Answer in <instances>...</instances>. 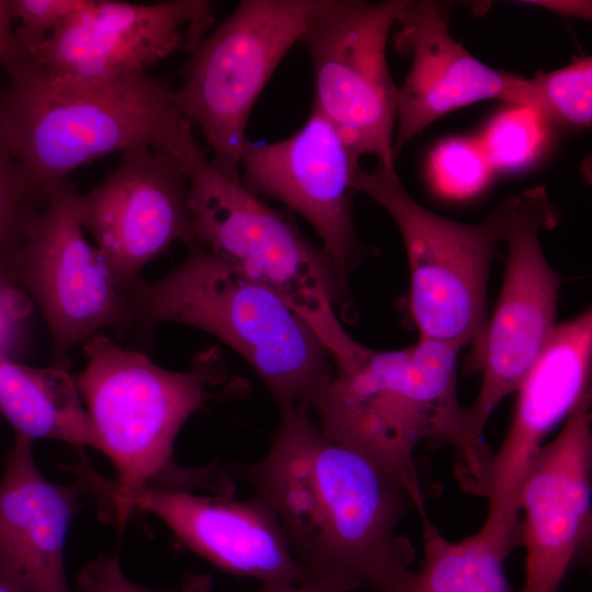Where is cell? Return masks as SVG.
<instances>
[{
    "instance_id": "9c48e42d",
    "label": "cell",
    "mask_w": 592,
    "mask_h": 592,
    "mask_svg": "<svg viewBox=\"0 0 592 592\" xmlns=\"http://www.w3.org/2000/svg\"><path fill=\"white\" fill-rule=\"evenodd\" d=\"M501 241L506 246L504 275L494 308L474 348L481 383L467 407L469 432L486 445L483 432L502 400L516 392L555 332L560 275L549 264L539 234L558 223L545 186L506 197Z\"/></svg>"
},
{
    "instance_id": "603a6c76",
    "label": "cell",
    "mask_w": 592,
    "mask_h": 592,
    "mask_svg": "<svg viewBox=\"0 0 592 592\" xmlns=\"http://www.w3.org/2000/svg\"><path fill=\"white\" fill-rule=\"evenodd\" d=\"M538 99V114L571 126L592 121V59L578 58L550 72L530 78Z\"/></svg>"
},
{
    "instance_id": "d4e9b609",
    "label": "cell",
    "mask_w": 592,
    "mask_h": 592,
    "mask_svg": "<svg viewBox=\"0 0 592 592\" xmlns=\"http://www.w3.org/2000/svg\"><path fill=\"white\" fill-rule=\"evenodd\" d=\"M86 0H9L14 31L21 52L33 53L67 19L83 7Z\"/></svg>"
},
{
    "instance_id": "cb8c5ba5",
    "label": "cell",
    "mask_w": 592,
    "mask_h": 592,
    "mask_svg": "<svg viewBox=\"0 0 592 592\" xmlns=\"http://www.w3.org/2000/svg\"><path fill=\"white\" fill-rule=\"evenodd\" d=\"M516 110L499 116L490 125L483 151L488 162L513 166L534 152L538 139L535 112L525 107Z\"/></svg>"
},
{
    "instance_id": "ba28073f",
    "label": "cell",
    "mask_w": 592,
    "mask_h": 592,
    "mask_svg": "<svg viewBox=\"0 0 592 592\" xmlns=\"http://www.w3.org/2000/svg\"><path fill=\"white\" fill-rule=\"evenodd\" d=\"M330 0H243L191 53L175 96L202 129L212 161L239 178L246 130L271 76Z\"/></svg>"
},
{
    "instance_id": "8fae6325",
    "label": "cell",
    "mask_w": 592,
    "mask_h": 592,
    "mask_svg": "<svg viewBox=\"0 0 592 592\" xmlns=\"http://www.w3.org/2000/svg\"><path fill=\"white\" fill-rule=\"evenodd\" d=\"M79 193L67 178L50 184L47 202L13 258L8 278L36 301L49 327L54 364L106 328L134 327L125 296L79 216Z\"/></svg>"
},
{
    "instance_id": "44dd1931",
    "label": "cell",
    "mask_w": 592,
    "mask_h": 592,
    "mask_svg": "<svg viewBox=\"0 0 592 592\" xmlns=\"http://www.w3.org/2000/svg\"><path fill=\"white\" fill-rule=\"evenodd\" d=\"M423 559L406 592H513L504 573L506 555L476 534L446 538L424 513Z\"/></svg>"
},
{
    "instance_id": "7c38bea8",
    "label": "cell",
    "mask_w": 592,
    "mask_h": 592,
    "mask_svg": "<svg viewBox=\"0 0 592 592\" xmlns=\"http://www.w3.org/2000/svg\"><path fill=\"white\" fill-rule=\"evenodd\" d=\"M592 310L558 323L516 390L506 435L487 462L480 496L487 517L476 535L506 556L520 543V493L549 432L591 394Z\"/></svg>"
},
{
    "instance_id": "52a82bcc",
    "label": "cell",
    "mask_w": 592,
    "mask_h": 592,
    "mask_svg": "<svg viewBox=\"0 0 592 592\" xmlns=\"http://www.w3.org/2000/svg\"><path fill=\"white\" fill-rule=\"evenodd\" d=\"M353 185L394 219L405 246L409 308L419 339L475 348L488 320V282L501 241V205L467 224L419 204L396 170L357 168Z\"/></svg>"
},
{
    "instance_id": "5b68a950",
    "label": "cell",
    "mask_w": 592,
    "mask_h": 592,
    "mask_svg": "<svg viewBox=\"0 0 592 592\" xmlns=\"http://www.w3.org/2000/svg\"><path fill=\"white\" fill-rule=\"evenodd\" d=\"M134 327L149 334L159 322L206 331L259 374L281 414L314 403L334 374L333 358L310 326L277 294L196 246L156 281L124 288Z\"/></svg>"
},
{
    "instance_id": "7a4b0ae2",
    "label": "cell",
    "mask_w": 592,
    "mask_h": 592,
    "mask_svg": "<svg viewBox=\"0 0 592 592\" xmlns=\"http://www.w3.org/2000/svg\"><path fill=\"white\" fill-rule=\"evenodd\" d=\"M459 349L419 339L397 350L365 354L334 374L312 413L322 432L366 454L410 492L424 514V493L414 462L421 442L448 444L458 457L457 477L479 494L489 447L470 435L467 407L457 394Z\"/></svg>"
},
{
    "instance_id": "ffe728a7",
    "label": "cell",
    "mask_w": 592,
    "mask_h": 592,
    "mask_svg": "<svg viewBox=\"0 0 592 592\" xmlns=\"http://www.w3.org/2000/svg\"><path fill=\"white\" fill-rule=\"evenodd\" d=\"M0 414L14 434L98 449V440L67 364L32 367L0 353Z\"/></svg>"
},
{
    "instance_id": "1f68e13d",
    "label": "cell",
    "mask_w": 592,
    "mask_h": 592,
    "mask_svg": "<svg viewBox=\"0 0 592 592\" xmlns=\"http://www.w3.org/2000/svg\"><path fill=\"white\" fill-rule=\"evenodd\" d=\"M0 592H13L0 582Z\"/></svg>"
},
{
    "instance_id": "83f0119b",
    "label": "cell",
    "mask_w": 592,
    "mask_h": 592,
    "mask_svg": "<svg viewBox=\"0 0 592 592\" xmlns=\"http://www.w3.org/2000/svg\"><path fill=\"white\" fill-rule=\"evenodd\" d=\"M30 311L31 304L21 289L0 280V353L10 356Z\"/></svg>"
},
{
    "instance_id": "2e32d148",
    "label": "cell",
    "mask_w": 592,
    "mask_h": 592,
    "mask_svg": "<svg viewBox=\"0 0 592 592\" xmlns=\"http://www.w3.org/2000/svg\"><path fill=\"white\" fill-rule=\"evenodd\" d=\"M591 394L532 462L520 493V543L526 550L520 592H559L592 528Z\"/></svg>"
},
{
    "instance_id": "8992f818",
    "label": "cell",
    "mask_w": 592,
    "mask_h": 592,
    "mask_svg": "<svg viewBox=\"0 0 592 592\" xmlns=\"http://www.w3.org/2000/svg\"><path fill=\"white\" fill-rule=\"evenodd\" d=\"M180 164L189 181V246L277 294L322 341L335 369L356 363L367 348L340 322L337 311L351 305L349 286L325 250L308 241L287 213L270 207L200 147Z\"/></svg>"
},
{
    "instance_id": "5bb4252c",
    "label": "cell",
    "mask_w": 592,
    "mask_h": 592,
    "mask_svg": "<svg viewBox=\"0 0 592 592\" xmlns=\"http://www.w3.org/2000/svg\"><path fill=\"white\" fill-rule=\"evenodd\" d=\"M358 159L335 127L311 107L291 136L267 144L249 141L239 164V179L247 189L283 203L311 225L348 286L365 253L353 220Z\"/></svg>"
},
{
    "instance_id": "e0dca14e",
    "label": "cell",
    "mask_w": 592,
    "mask_h": 592,
    "mask_svg": "<svg viewBox=\"0 0 592 592\" xmlns=\"http://www.w3.org/2000/svg\"><path fill=\"white\" fill-rule=\"evenodd\" d=\"M396 24L395 47L411 56L410 71L397 90L396 159L429 125L480 101H505L538 114L530 79L487 66L454 39L446 4L408 0Z\"/></svg>"
},
{
    "instance_id": "4316f807",
    "label": "cell",
    "mask_w": 592,
    "mask_h": 592,
    "mask_svg": "<svg viewBox=\"0 0 592 592\" xmlns=\"http://www.w3.org/2000/svg\"><path fill=\"white\" fill-rule=\"evenodd\" d=\"M77 592H167L153 591L130 582L116 558L101 556L87 563L78 574Z\"/></svg>"
},
{
    "instance_id": "6da1fadb",
    "label": "cell",
    "mask_w": 592,
    "mask_h": 592,
    "mask_svg": "<svg viewBox=\"0 0 592 592\" xmlns=\"http://www.w3.org/2000/svg\"><path fill=\"white\" fill-rule=\"evenodd\" d=\"M228 473L271 510L315 580L407 591L415 551L398 527L415 509L410 492L373 458L326 435L311 410L281 414L266 455Z\"/></svg>"
},
{
    "instance_id": "f546056e",
    "label": "cell",
    "mask_w": 592,
    "mask_h": 592,
    "mask_svg": "<svg viewBox=\"0 0 592 592\" xmlns=\"http://www.w3.org/2000/svg\"><path fill=\"white\" fill-rule=\"evenodd\" d=\"M12 22L9 0H0V62L19 52Z\"/></svg>"
},
{
    "instance_id": "484cf974",
    "label": "cell",
    "mask_w": 592,
    "mask_h": 592,
    "mask_svg": "<svg viewBox=\"0 0 592 592\" xmlns=\"http://www.w3.org/2000/svg\"><path fill=\"white\" fill-rule=\"evenodd\" d=\"M433 167L440 183L454 193L473 192L487 175L483 151L465 140L454 139L437 148Z\"/></svg>"
},
{
    "instance_id": "3957f363",
    "label": "cell",
    "mask_w": 592,
    "mask_h": 592,
    "mask_svg": "<svg viewBox=\"0 0 592 592\" xmlns=\"http://www.w3.org/2000/svg\"><path fill=\"white\" fill-rule=\"evenodd\" d=\"M0 128L30 177L48 191L76 168L148 146L178 161L197 148L175 90L147 71L79 86L47 77L19 49L0 62Z\"/></svg>"
},
{
    "instance_id": "9a60e30c",
    "label": "cell",
    "mask_w": 592,
    "mask_h": 592,
    "mask_svg": "<svg viewBox=\"0 0 592 592\" xmlns=\"http://www.w3.org/2000/svg\"><path fill=\"white\" fill-rule=\"evenodd\" d=\"M119 164L79 195V216L123 291L174 242L192 241L189 181L180 162L148 146L124 150Z\"/></svg>"
},
{
    "instance_id": "4fadbf2b",
    "label": "cell",
    "mask_w": 592,
    "mask_h": 592,
    "mask_svg": "<svg viewBox=\"0 0 592 592\" xmlns=\"http://www.w3.org/2000/svg\"><path fill=\"white\" fill-rule=\"evenodd\" d=\"M213 9L207 0H86L27 55L54 80L100 84L147 71L178 50L193 53L214 21Z\"/></svg>"
},
{
    "instance_id": "f1b7e54d",
    "label": "cell",
    "mask_w": 592,
    "mask_h": 592,
    "mask_svg": "<svg viewBox=\"0 0 592 592\" xmlns=\"http://www.w3.org/2000/svg\"><path fill=\"white\" fill-rule=\"evenodd\" d=\"M214 581L209 574L187 572L181 584L182 592H212ZM360 588L340 578H325L306 584L262 585L257 592H351Z\"/></svg>"
},
{
    "instance_id": "ac0fdd59",
    "label": "cell",
    "mask_w": 592,
    "mask_h": 592,
    "mask_svg": "<svg viewBox=\"0 0 592 592\" xmlns=\"http://www.w3.org/2000/svg\"><path fill=\"white\" fill-rule=\"evenodd\" d=\"M133 508L160 519L191 550L218 568L259 580L262 585L314 581L292 553L271 510L258 497L196 494L192 490L148 486Z\"/></svg>"
},
{
    "instance_id": "30bf717a",
    "label": "cell",
    "mask_w": 592,
    "mask_h": 592,
    "mask_svg": "<svg viewBox=\"0 0 592 592\" xmlns=\"http://www.w3.org/2000/svg\"><path fill=\"white\" fill-rule=\"evenodd\" d=\"M408 0H330L298 43L312 68L318 110L356 156L373 155L395 171L397 90L387 62V41Z\"/></svg>"
},
{
    "instance_id": "d6986e66",
    "label": "cell",
    "mask_w": 592,
    "mask_h": 592,
    "mask_svg": "<svg viewBox=\"0 0 592 592\" xmlns=\"http://www.w3.org/2000/svg\"><path fill=\"white\" fill-rule=\"evenodd\" d=\"M14 436L0 480V582L13 592H71L64 549L82 489L46 480L32 441Z\"/></svg>"
},
{
    "instance_id": "4dcf8cb0",
    "label": "cell",
    "mask_w": 592,
    "mask_h": 592,
    "mask_svg": "<svg viewBox=\"0 0 592 592\" xmlns=\"http://www.w3.org/2000/svg\"><path fill=\"white\" fill-rule=\"evenodd\" d=\"M561 14L590 18L591 2L587 1H540L534 2Z\"/></svg>"
},
{
    "instance_id": "277c9868",
    "label": "cell",
    "mask_w": 592,
    "mask_h": 592,
    "mask_svg": "<svg viewBox=\"0 0 592 592\" xmlns=\"http://www.w3.org/2000/svg\"><path fill=\"white\" fill-rule=\"evenodd\" d=\"M83 353L86 367L75 378L98 449L116 470L115 483L106 489L118 526L148 486L213 490L219 480L216 466L183 469L172 454L180 429L204 402L236 391L219 351L201 352L187 371L174 372L99 332L84 341Z\"/></svg>"
},
{
    "instance_id": "7402d4cb",
    "label": "cell",
    "mask_w": 592,
    "mask_h": 592,
    "mask_svg": "<svg viewBox=\"0 0 592 592\" xmlns=\"http://www.w3.org/2000/svg\"><path fill=\"white\" fill-rule=\"evenodd\" d=\"M1 89V88H0ZM47 192L14 156L0 128V280L47 202Z\"/></svg>"
}]
</instances>
